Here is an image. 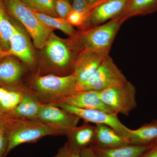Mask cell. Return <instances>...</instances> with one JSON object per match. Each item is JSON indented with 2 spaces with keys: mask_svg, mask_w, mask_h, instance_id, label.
I'll return each instance as SVG.
<instances>
[{
  "mask_svg": "<svg viewBox=\"0 0 157 157\" xmlns=\"http://www.w3.org/2000/svg\"><path fill=\"white\" fill-rule=\"evenodd\" d=\"M124 23L121 18L109 21L101 25L77 32L66 42L71 51L75 54L85 50L109 54L117 34Z\"/></svg>",
  "mask_w": 157,
  "mask_h": 157,
  "instance_id": "cell-1",
  "label": "cell"
},
{
  "mask_svg": "<svg viewBox=\"0 0 157 157\" xmlns=\"http://www.w3.org/2000/svg\"><path fill=\"white\" fill-rule=\"evenodd\" d=\"M28 89L42 104H53L78 91L73 74L59 76L54 74H34L27 83Z\"/></svg>",
  "mask_w": 157,
  "mask_h": 157,
  "instance_id": "cell-2",
  "label": "cell"
},
{
  "mask_svg": "<svg viewBox=\"0 0 157 157\" xmlns=\"http://www.w3.org/2000/svg\"><path fill=\"white\" fill-rule=\"evenodd\" d=\"M6 11L24 26L36 48L45 47L53 29L42 22L21 0H2Z\"/></svg>",
  "mask_w": 157,
  "mask_h": 157,
  "instance_id": "cell-3",
  "label": "cell"
},
{
  "mask_svg": "<svg viewBox=\"0 0 157 157\" xmlns=\"http://www.w3.org/2000/svg\"><path fill=\"white\" fill-rule=\"evenodd\" d=\"M60 134L38 119L12 118L9 127L6 157L14 148L24 144L36 143L47 136Z\"/></svg>",
  "mask_w": 157,
  "mask_h": 157,
  "instance_id": "cell-4",
  "label": "cell"
},
{
  "mask_svg": "<svg viewBox=\"0 0 157 157\" xmlns=\"http://www.w3.org/2000/svg\"><path fill=\"white\" fill-rule=\"evenodd\" d=\"M45 47V53L50 66L47 70L51 74L59 76L73 74V67L77 54L70 50L66 41L51 34Z\"/></svg>",
  "mask_w": 157,
  "mask_h": 157,
  "instance_id": "cell-5",
  "label": "cell"
},
{
  "mask_svg": "<svg viewBox=\"0 0 157 157\" xmlns=\"http://www.w3.org/2000/svg\"><path fill=\"white\" fill-rule=\"evenodd\" d=\"M98 92L102 102L116 114L128 116L137 107L136 87L128 80Z\"/></svg>",
  "mask_w": 157,
  "mask_h": 157,
  "instance_id": "cell-6",
  "label": "cell"
},
{
  "mask_svg": "<svg viewBox=\"0 0 157 157\" xmlns=\"http://www.w3.org/2000/svg\"><path fill=\"white\" fill-rule=\"evenodd\" d=\"M127 80L109 55L104 59L92 76L87 81L78 86V90L101 91L123 84Z\"/></svg>",
  "mask_w": 157,
  "mask_h": 157,
  "instance_id": "cell-7",
  "label": "cell"
},
{
  "mask_svg": "<svg viewBox=\"0 0 157 157\" xmlns=\"http://www.w3.org/2000/svg\"><path fill=\"white\" fill-rule=\"evenodd\" d=\"M37 119L66 136L77 126L80 118L74 113L53 104H42Z\"/></svg>",
  "mask_w": 157,
  "mask_h": 157,
  "instance_id": "cell-8",
  "label": "cell"
},
{
  "mask_svg": "<svg viewBox=\"0 0 157 157\" xmlns=\"http://www.w3.org/2000/svg\"><path fill=\"white\" fill-rule=\"evenodd\" d=\"M51 104L76 114L86 123L106 125L127 138L130 133V129L122 124L119 119L117 114L115 113H109L99 109H82L61 102Z\"/></svg>",
  "mask_w": 157,
  "mask_h": 157,
  "instance_id": "cell-9",
  "label": "cell"
},
{
  "mask_svg": "<svg viewBox=\"0 0 157 157\" xmlns=\"http://www.w3.org/2000/svg\"><path fill=\"white\" fill-rule=\"evenodd\" d=\"M128 0H104L94 6L83 30L103 24L112 20L121 18Z\"/></svg>",
  "mask_w": 157,
  "mask_h": 157,
  "instance_id": "cell-10",
  "label": "cell"
},
{
  "mask_svg": "<svg viewBox=\"0 0 157 157\" xmlns=\"http://www.w3.org/2000/svg\"><path fill=\"white\" fill-rule=\"evenodd\" d=\"M26 69L22 64L9 56L0 61V86L13 90H28L24 82Z\"/></svg>",
  "mask_w": 157,
  "mask_h": 157,
  "instance_id": "cell-11",
  "label": "cell"
},
{
  "mask_svg": "<svg viewBox=\"0 0 157 157\" xmlns=\"http://www.w3.org/2000/svg\"><path fill=\"white\" fill-rule=\"evenodd\" d=\"M109 54L85 50L77 54L74 63L73 74L78 86L87 81L99 67L104 59Z\"/></svg>",
  "mask_w": 157,
  "mask_h": 157,
  "instance_id": "cell-12",
  "label": "cell"
},
{
  "mask_svg": "<svg viewBox=\"0 0 157 157\" xmlns=\"http://www.w3.org/2000/svg\"><path fill=\"white\" fill-rule=\"evenodd\" d=\"M11 55L17 57L30 67H35V53L30 41L24 31L16 25L10 39V48L5 52V57Z\"/></svg>",
  "mask_w": 157,
  "mask_h": 157,
  "instance_id": "cell-13",
  "label": "cell"
},
{
  "mask_svg": "<svg viewBox=\"0 0 157 157\" xmlns=\"http://www.w3.org/2000/svg\"><path fill=\"white\" fill-rule=\"evenodd\" d=\"M59 102L82 109H99L115 113L104 104L100 98L99 92L96 91L78 90Z\"/></svg>",
  "mask_w": 157,
  "mask_h": 157,
  "instance_id": "cell-14",
  "label": "cell"
},
{
  "mask_svg": "<svg viewBox=\"0 0 157 157\" xmlns=\"http://www.w3.org/2000/svg\"><path fill=\"white\" fill-rule=\"evenodd\" d=\"M95 126V135L91 146L110 149L130 144L127 137L121 135L111 127L102 124H97Z\"/></svg>",
  "mask_w": 157,
  "mask_h": 157,
  "instance_id": "cell-15",
  "label": "cell"
},
{
  "mask_svg": "<svg viewBox=\"0 0 157 157\" xmlns=\"http://www.w3.org/2000/svg\"><path fill=\"white\" fill-rule=\"evenodd\" d=\"M96 126L86 123L76 126L66 135L68 145L80 152L91 146L95 135Z\"/></svg>",
  "mask_w": 157,
  "mask_h": 157,
  "instance_id": "cell-16",
  "label": "cell"
},
{
  "mask_svg": "<svg viewBox=\"0 0 157 157\" xmlns=\"http://www.w3.org/2000/svg\"><path fill=\"white\" fill-rule=\"evenodd\" d=\"M42 105L36 97L28 90L24 93L23 98L17 107L7 114L14 119H37Z\"/></svg>",
  "mask_w": 157,
  "mask_h": 157,
  "instance_id": "cell-17",
  "label": "cell"
},
{
  "mask_svg": "<svg viewBox=\"0 0 157 157\" xmlns=\"http://www.w3.org/2000/svg\"><path fill=\"white\" fill-rule=\"evenodd\" d=\"M128 139L130 144L133 145H149L157 142V119L138 128L130 129Z\"/></svg>",
  "mask_w": 157,
  "mask_h": 157,
  "instance_id": "cell-18",
  "label": "cell"
},
{
  "mask_svg": "<svg viewBox=\"0 0 157 157\" xmlns=\"http://www.w3.org/2000/svg\"><path fill=\"white\" fill-rule=\"evenodd\" d=\"M153 144L145 145L128 144L110 149H101L91 147L97 157H138L151 147Z\"/></svg>",
  "mask_w": 157,
  "mask_h": 157,
  "instance_id": "cell-19",
  "label": "cell"
},
{
  "mask_svg": "<svg viewBox=\"0 0 157 157\" xmlns=\"http://www.w3.org/2000/svg\"><path fill=\"white\" fill-rule=\"evenodd\" d=\"M157 11V0H128L121 19L124 22L131 17L151 14Z\"/></svg>",
  "mask_w": 157,
  "mask_h": 157,
  "instance_id": "cell-20",
  "label": "cell"
},
{
  "mask_svg": "<svg viewBox=\"0 0 157 157\" xmlns=\"http://www.w3.org/2000/svg\"><path fill=\"white\" fill-rule=\"evenodd\" d=\"M15 30V25L9 19L7 11L0 1V43L4 52L10 48V39Z\"/></svg>",
  "mask_w": 157,
  "mask_h": 157,
  "instance_id": "cell-21",
  "label": "cell"
},
{
  "mask_svg": "<svg viewBox=\"0 0 157 157\" xmlns=\"http://www.w3.org/2000/svg\"><path fill=\"white\" fill-rule=\"evenodd\" d=\"M33 11L35 14L42 22L48 27L57 29L67 34L70 37L73 36L77 33V31L68 23L67 20L59 17H52L47 14Z\"/></svg>",
  "mask_w": 157,
  "mask_h": 157,
  "instance_id": "cell-22",
  "label": "cell"
},
{
  "mask_svg": "<svg viewBox=\"0 0 157 157\" xmlns=\"http://www.w3.org/2000/svg\"><path fill=\"white\" fill-rule=\"evenodd\" d=\"M32 10L50 15L58 17L56 11V0H21Z\"/></svg>",
  "mask_w": 157,
  "mask_h": 157,
  "instance_id": "cell-23",
  "label": "cell"
},
{
  "mask_svg": "<svg viewBox=\"0 0 157 157\" xmlns=\"http://www.w3.org/2000/svg\"><path fill=\"white\" fill-rule=\"evenodd\" d=\"M24 93L10 90L6 96L0 101V112L7 114L13 111L22 100Z\"/></svg>",
  "mask_w": 157,
  "mask_h": 157,
  "instance_id": "cell-24",
  "label": "cell"
},
{
  "mask_svg": "<svg viewBox=\"0 0 157 157\" xmlns=\"http://www.w3.org/2000/svg\"><path fill=\"white\" fill-rule=\"evenodd\" d=\"M12 118L0 112V157H6L9 127Z\"/></svg>",
  "mask_w": 157,
  "mask_h": 157,
  "instance_id": "cell-25",
  "label": "cell"
},
{
  "mask_svg": "<svg viewBox=\"0 0 157 157\" xmlns=\"http://www.w3.org/2000/svg\"><path fill=\"white\" fill-rule=\"evenodd\" d=\"M66 20L71 25L78 27L82 30L84 29L87 17L84 14L73 10L68 14Z\"/></svg>",
  "mask_w": 157,
  "mask_h": 157,
  "instance_id": "cell-26",
  "label": "cell"
},
{
  "mask_svg": "<svg viewBox=\"0 0 157 157\" xmlns=\"http://www.w3.org/2000/svg\"><path fill=\"white\" fill-rule=\"evenodd\" d=\"M56 11L59 17L66 19L68 14L73 10L69 0H56Z\"/></svg>",
  "mask_w": 157,
  "mask_h": 157,
  "instance_id": "cell-27",
  "label": "cell"
},
{
  "mask_svg": "<svg viewBox=\"0 0 157 157\" xmlns=\"http://www.w3.org/2000/svg\"><path fill=\"white\" fill-rule=\"evenodd\" d=\"M72 6L73 10L84 14L87 17V19L93 9L92 6L90 5L87 0H73Z\"/></svg>",
  "mask_w": 157,
  "mask_h": 157,
  "instance_id": "cell-28",
  "label": "cell"
},
{
  "mask_svg": "<svg viewBox=\"0 0 157 157\" xmlns=\"http://www.w3.org/2000/svg\"><path fill=\"white\" fill-rule=\"evenodd\" d=\"M52 157H81L80 152L74 149L66 143L59 148L56 154Z\"/></svg>",
  "mask_w": 157,
  "mask_h": 157,
  "instance_id": "cell-29",
  "label": "cell"
},
{
  "mask_svg": "<svg viewBox=\"0 0 157 157\" xmlns=\"http://www.w3.org/2000/svg\"><path fill=\"white\" fill-rule=\"evenodd\" d=\"M138 157H157V142Z\"/></svg>",
  "mask_w": 157,
  "mask_h": 157,
  "instance_id": "cell-30",
  "label": "cell"
},
{
  "mask_svg": "<svg viewBox=\"0 0 157 157\" xmlns=\"http://www.w3.org/2000/svg\"><path fill=\"white\" fill-rule=\"evenodd\" d=\"M80 155L81 157H97L91 146L82 150L80 151Z\"/></svg>",
  "mask_w": 157,
  "mask_h": 157,
  "instance_id": "cell-31",
  "label": "cell"
},
{
  "mask_svg": "<svg viewBox=\"0 0 157 157\" xmlns=\"http://www.w3.org/2000/svg\"><path fill=\"white\" fill-rule=\"evenodd\" d=\"M103 1H104V0H87L88 2L89 3L91 6H92L93 8L94 6L98 5V3L101 2Z\"/></svg>",
  "mask_w": 157,
  "mask_h": 157,
  "instance_id": "cell-32",
  "label": "cell"
},
{
  "mask_svg": "<svg viewBox=\"0 0 157 157\" xmlns=\"http://www.w3.org/2000/svg\"><path fill=\"white\" fill-rule=\"evenodd\" d=\"M5 57V52L2 48V46H1V43H0V59L4 58Z\"/></svg>",
  "mask_w": 157,
  "mask_h": 157,
  "instance_id": "cell-33",
  "label": "cell"
},
{
  "mask_svg": "<svg viewBox=\"0 0 157 157\" xmlns=\"http://www.w3.org/2000/svg\"><path fill=\"white\" fill-rule=\"evenodd\" d=\"M0 1H1V0H0Z\"/></svg>",
  "mask_w": 157,
  "mask_h": 157,
  "instance_id": "cell-34",
  "label": "cell"
}]
</instances>
